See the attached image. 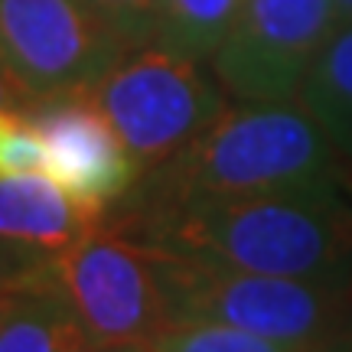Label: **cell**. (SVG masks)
Segmentation results:
<instances>
[{"instance_id":"9","label":"cell","mask_w":352,"mask_h":352,"mask_svg":"<svg viewBox=\"0 0 352 352\" xmlns=\"http://www.w3.org/2000/svg\"><path fill=\"white\" fill-rule=\"evenodd\" d=\"M101 222L104 215L69 196L50 173L0 179V239L56 254Z\"/></svg>"},{"instance_id":"13","label":"cell","mask_w":352,"mask_h":352,"mask_svg":"<svg viewBox=\"0 0 352 352\" xmlns=\"http://www.w3.org/2000/svg\"><path fill=\"white\" fill-rule=\"evenodd\" d=\"M157 352H329V346H294V342L267 340L258 333L226 323H206L189 320L173 323L153 340Z\"/></svg>"},{"instance_id":"12","label":"cell","mask_w":352,"mask_h":352,"mask_svg":"<svg viewBox=\"0 0 352 352\" xmlns=\"http://www.w3.org/2000/svg\"><path fill=\"white\" fill-rule=\"evenodd\" d=\"M245 0H160L153 46L186 59H212L239 20Z\"/></svg>"},{"instance_id":"3","label":"cell","mask_w":352,"mask_h":352,"mask_svg":"<svg viewBox=\"0 0 352 352\" xmlns=\"http://www.w3.org/2000/svg\"><path fill=\"white\" fill-rule=\"evenodd\" d=\"M157 252L173 323L206 320L294 346H333L352 316V277L254 274L164 248Z\"/></svg>"},{"instance_id":"8","label":"cell","mask_w":352,"mask_h":352,"mask_svg":"<svg viewBox=\"0 0 352 352\" xmlns=\"http://www.w3.org/2000/svg\"><path fill=\"white\" fill-rule=\"evenodd\" d=\"M46 140V173L91 212L111 215L134 192L144 166L114 131L88 88H72L23 104Z\"/></svg>"},{"instance_id":"5","label":"cell","mask_w":352,"mask_h":352,"mask_svg":"<svg viewBox=\"0 0 352 352\" xmlns=\"http://www.w3.org/2000/svg\"><path fill=\"white\" fill-rule=\"evenodd\" d=\"M50 274L88 340H157L173 327L160 252L108 222L52 254Z\"/></svg>"},{"instance_id":"1","label":"cell","mask_w":352,"mask_h":352,"mask_svg":"<svg viewBox=\"0 0 352 352\" xmlns=\"http://www.w3.org/2000/svg\"><path fill=\"white\" fill-rule=\"evenodd\" d=\"M114 228L164 252L254 274L352 277V199L342 183L186 202L124 199Z\"/></svg>"},{"instance_id":"2","label":"cell","mask_w":352,"mask_h":352,"mask_svg":"<svg viewBox=\"0 0 352 352\" xmlns=\"http://www.w3.org/2000/svg\"><path fill=\"white\" fill-rule=\"evenodd\" d=\"M346 160L300 101L228 104L186 151L147 170L127 199L186 202L342 183Z\"/></svg>"},{"instance_id":"11","label":"cell","mask_w":352,"mask_h":352,"mask_svg":"<svg viewBox=\"0 0 352 352\" xmlns=\"http://www.w3.org/2000/svg\"><path fill=\"white\" fill-rule=\"evenodd\" d=\"M329 144L352 164V23H340L297 95Z\"/></svg>"},{"instance_id":"17","label":"cell","mask_w":352,"mask_h":352,"mask_svg":"<svg viewBox=\"0 0 352 352\" xmlns=\"http://www.w3.org/2000/svg\"><path fill=\"white\" fill-rule=\"evenodd\" d=\"M72 352H157L153 340H85Z\"/></svg>"},{"instance_id":"10","label":"cell","mask_w":352,"mask_h":352,"mask_svg":"<svg viewBox=\"0 0 352 352\" xmlns=\"http://www.w3.org/2000/svg\"><path fill=\"white\" fill-rule=\"evenodd\" d=\"M85 340L52 274L0 294V352H72Z\"/></svg>"},{"instance_id":"15","label":"cell","mask_w":352,"mask_h":352,"mask_svg":"<svg viewBox=\"0 0 352 352\" xmlns=\"http://www.w3.org/2000/svg\"><path fill=\"white\" fill-rule=\"evenodd\" d=\"M82 3L124 39L127 50H140V46L153 43L160 0H82Z\"/></svg>"},{"instance_id":"4","label":"cell","mask_w":352,"mask_h":352,"mask_svg":"<svg viewBox=\"0 0 352 352\" xmlns=\"http://www.w3.org/2000/svg\"><path fill=\"white\" fill-rule=\"evenodd\" d=\"M88 91L144 173L186 151L228 108L215 72L209 76L199 59H186L153 43L131 50L95 85H88Z\"/></svg>"},{"instance_id":"20","label":"cell","mask_w":352,"mask_h":352,"mask_svg":"<svg viewBox=\"0 0 352 352\" xmlns=\"http://www.w3.org/2000/svg\"><path fill=\"white\" fill-rule=\"evenodd\" d=\"M336 13H340V23H352V0H333Z\"/></svg>"},{"instance_id":"14","label":"cell","mask_w":352,"mask_h":352,"mask_svg":"<svg viewBox=\"0 0 352 352\" xmlns=\"http://www.w3.org/2000/svg\"><path fill=\"white\" fill-rule=\"evenodd\" d=\"M23 104L0 108V179L3 176L46 173V166H50L46 140Z\"/></svg>"},{"instance_id":"6","label":"cell","mask_w":352,"mask_h":352,"mask_svg":"<svg viewBox=\"0 0 352 352\" xmlns=\"http://www.w3.org/2000/svg\"><path fill=\"white\" fill-rule=\"evenodd\" d=\"M127 52L82 0H0V69L26 98L95 85Z\"/></svg>"},{"instance_id":"19","label":"cell","mask_w":352,"mask_h":352,"mask_svg":"<svg viewBox=\"0 0 352 352\" xmlns=\"http://www.w3.org/2000/svg\"><path fill=\"white\" fill-rule=\"evenodd\" d=\"M329 352H352V316H349V323H346V329H342L340 336L333 340Z\"/></svg>"},{"instance_id":"7","label":"cell","mask_w":352,"mask_h":352,"mask_svg":"<svg viewBox=\"0 0 352 352\" xmlns=\"http://www.w3.org/2000/svg\"><path fill=\"white\" fill-rule=\"evenodd\" d=\"M336 26L333 0H245L212 72L235 101H294Z\"/></svg>"},{"instance_id":"18","label":"cell","mask_w":352,"mask_h":352,"mask_svg":"<svg viewBox=\"0 0 352 352\" xmlns=\"http://www.w3.org/2000/svg\"><path fill=\"white\" fill-rule=\"evenodd\" d=\"M23 101H30L26 98V91L16 85L3 69H0V108H7V104H23Z\"/></svg>"},{"instance_id":"16","label":"cell","mask_w":352,"mask_h":352,"mask_svg":"<svg viewBox=\"0 0 352 352\" xmlns=\"http://www.w3.org/2000/svg\"><path fill=\"white\" fill-rule=\"evenodd\" d=\"M50 264H52V252L0 239V294L46 277L50 274Z\"/></svg>"}]
</instances>
